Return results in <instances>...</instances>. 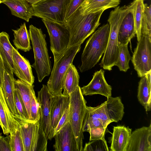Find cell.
<instances>
[{"mask_svg":"<svg viewBox=\"0 0 151 151\" xmlns=\"http://www.w3.org/2000/svg\"><path fill=\"white\" fill-rule=\"evenodd\" d=\"M104 11L83 15L80 13L79 8L65 21L70 34L68 48L82 44L95 32L100 24V19Z\"/></svg>","mask_w":151,"mask_h":151,"instance_id":"cell-1","label":"cell"},{"mask_svg":"<svg viewBox=\"0 0 151 151\" xmlns=\"http://www.w3.org/2000/svg\"><path fill=\"white\" fill-rule=\"evenodd\" d=\"M131 11L128 5L117 6L110 13L108 19L110 29L107 47L99 64L104 69L110 71L117 62L119 54L118 34L124 18Z\"/></svg>","mask_w":151,"mask_h":151,"instance_id":"cell-2","label":"cell"},{"mask_svg":"<svg viewBox=\"0 0 151 151\" xmlns=\"http://www.w3.org/2000/svg\"><path fill=\"white\" fill-rule=\"evenodd\" d=\"M110 27L107 23L100 27L87 40L81 57V64L78 67L82 73L91 69L99 62L106 50Z\"/></svg>","mask_w":151,"mask_h":151,"instance_id":"cell-3","label":"cell"},{"mask_svg":"<svg viewBox=\"0 0 151 151\" xmlns=\"http://www.w3.org/2000/svg\"><path fill=\"white\" fill-rule=\"evenodd\" d=\"M69 96V123L75 136L78 151H83V129L88 114L86 101L79 86Z\"/></svg>","mask_w":151,"mask_h":151,"instance_id":"cell-4","label":"cell"},{"mask_svg":"<svg viewBox=\"0 0 151 151\" xmlns=\"http://www.w3.org/2000/svg\"><path fill=\"white\" fill-rule=\"evenodd\" d=\"M29 32L35 59L34 63L31 66L35 69L38 81L41 82L45 77L50 74L52 70L46 36L41 29L32 24L29 26Z\"/></svg>","mask_w":151,"mask_h":151,"instance_id":"cell-5","label":"cell"},{"mask_svg":"<svg viewBox=\"0 0 151 151\" xmlns=\"http://www.w3.org/2000/svg\"><path fill=\"white\" fill-rule=\"evenodd\" d=\"M81 45L67 48L60 58L54 61L53 68L47 85L48 91L52 95L63 94L64 75L69 66L73 63L76 55L80 51Z\"/></svg>","mask_w":151,"mask_h":151,"instance_id":"cell-6","label":"cell"},{"mask_svg":"<svg viewBox=\"0 0 151 151\" xmlns=\"http://www.w3.org/2000/svg\"><path fill=\"white\" fill-rule=\"evenodd\" d=\"M87 107L88 114L99 119L105 128L112 122L121 120L124 113V106L119 97L110 96L99 106Z\"/></svg>","mask_w":151,"mask_h":151,"instance_id":"cell-7","label":"cell"},{"mask_svg":"<svg viewBox=\"0 0 151 151\" xmlns=\"http://www.w3.org/2000/svg\"><path fill=\"white\" fill-rule=\"evenodd\" d=\"M48 33L50 49L55 61L68 48L70 38L69 30L65 22L59 23L42 19Z\"/></svg>","mask_w":151,"mask_h":151,"instance_id":"cell-8","label":"cell"},{"mask_svg":"<svg viewBox=\"0 0 151 151\" xmlns=\"http://www.w3.org/2000/svg\"><path fill=\"white\" fill-rule=\"evenodd\" d=\"M71 0H43L32 5L33 16L59 23L65 22L67 9Z\"/></svg>","mask_w":151,"mask_h":151,"instance_id":"cell-9","label":"cell"},{"mask_svg":"<svg viewBox=\"0 0 151 151\" xmlns=\"http://www.w3.org/2000/svg\"><path fill=\"white\" fill-rule=\"evenodd\" d=\"M131 60L138 77L151 72V38L141 35Z\"/></svg>","mask_w":151,"mask_h":151,"instance_id":"cell-10","label":"cell"},{"mask_svg":"<svg viewBox=\"0 0 151 151\" xmlns=\"http://www.w3.org/2000/svg\"><path fill=\"white\" fill-rule=\"evenodd\" d=\"M52 95L48 91L47 86L42 85L38 92L37 101L39 104L40 117L39 121L40 125L47 137L51 140L50 113Z\"/></svg>","mask_w":151,"mask_h":151,"instance_id":"cell-11","label":"cell"},{"mask_svg":"<svg viewBox=\"0 0 151 151\" xmlns=\"http://www.w3.org/2000/svg\"><path fill=\"white\" fill-rule=\"evenodd\" d=\"M81 88L83 95L99 94L107 98L111 96L112 87L107 83L104 77V71L102 69L95 72L90 83Z\"/></svg>","mask_w":151,"mask_h":151,"instance_id":"cell-12","label":"cell"},{"mask_svg":"<svg viewBox=\"0 0 151 151\" xmlns=\"http://www.w3.org/2000/svg\"><path fill=\"white\" fill-rule=\"evenodd\" d=\"M126 151H151V124L131 133Z\"/></svg>","mask_w":151,"mask_h":151,"instance_id":"cell-13","label":"cell"},{"mask_svg":"<svg viewBox=\"0 0 151 151\" xmlns=\"http://www.w3.org/2000/svg\"><path fill=\"white\" fill-rule=\"evenodd\" d=\"M53 146L56 151H78L76 138L69 122L57 132Z\"/></svg>","mask_w":151,"mask_h":151,"instance_id":"cell-14","label":"cell"},{"mask_svg":"<svg viewBox=\"0 0 151 151\" xmlns=\"http://www.w3.org/2000/svg\"><path fill=\"white\" fill-rule=\"evenodd\" d=\"M13 73L19 79L32 85L35 77L29 60L22 56L14 47L12 54Z\"/></svg>","mask_w":151,"mask_h":151,"instance_id":"cell-15","label":"cell"},{"mask_svg":"<svg viewBox=\"0 0 151 151\" xmlns=\"http://www.w3.org/2000/svg\"><path fill=\"white\" fill-rule=\"evenodd\" d=\"M69 96H53L52 98L50 113L51 137L54 136L55 130L65 110L69 107Z\"/></svg>","mask_w":151,"mask_h":151,"instance_id":"cell-16","label":"cell"},{"mask_svg":"<svg viewBox=\"0 0 151 151\" xmlns=\"http://www.w3.org/2000/svg\"><path fill=\"white\" fill-rule=\"evenodd\" d=\"M132 129L124 126L113 127L111 139L110 151H126Z\"/></svg>","mask_w":151,"mask_h":151,"instance_id":"cell-17","label":"cell"},{"mask_svg":"<svg viewBox=\"0 0 151 151\" xmlns=\"http://www.w3.org/2000/svg\"><path fill=\"white\" fill-rule=\"evenodd\" d=\"M9 39V36L6 32H2L0 33V56L3 62L5 71L12 78H14L12 58L14 47L10 43Z\"/></svg>","mask_w":151,"mask_h":151,"instance_id":"cell-18","label":"cell"},{"mask_svg":"<svg viewBox=\"0 0 151 151\" xmlns=\"http://www.w3.org/2000/svg\"><path fill=\"white\" fill-rule=\"evenodd\" d=\"M10 9L12 14L28 22L33 16L32 5L26 0H2Z\"/></svg>","mask_w":151,"mask_h":151,"instance_id":"cell-19","label":"cell"},{"mask_svg":"<svg viewBox=\"0 0 151 151\" xmlns=\"http://www.w3.org/2000/svg\"><path fill=\"white\" fill-rule=\"evenodd\" d=\"M120 1L121 0H86L79 10L82 14L86 15L115 8L118 6Z\"/></svg>","mask_w":151,"mask_h":151,"instance_id":"cell-20","label":"cell"},{"mask_svg":"<svg viewBox=\"0 0 151 151\" xmlns=\"http://www.w3.org/2000/svg\"><path fill=\"white\" fill-rule=\"evenodd\" d=\"M151 72L141 77L139 82L137 98L146 111L151 109Z\"/></svg>","mask_w":151,"mask_h":151,"instance_id":"cell-21","label":"cell"},{"mask_svg":"<svg viewBox=\"0 0 151 151\" xmlns=\"http://www.w3.org/2000/svg\"><path fill=\"white\" fill-rule=\"evenodd\" d=\"M13 116L20 126L24 151H30L36 122L26 121L18 115Z\"/></svg>","mask_w":151,"mask_h":151,"instance_id":"cell-22","label":"cell"},{"mask_svg":"<svg viewBox=\"0 0 151 151\" xmlns=\"http://www.w3.org/2000/svg\"><path fill=\"white\" fill-rule=\"evenodd\" d=\"M136 35L132 12L130 11L124 18L118 34V43H128Z\"/></svg>","mask_w":151,"mask_h":151,"instance_id":"cell-23","label":"cell"},{"mask_svg":"<svg viewBox=\"0 0 151 151\" xmlns=\"http://www.w3.org/2000/svg\"><path fill=\"white\" fill-rule=\"evenodd\" d=\"M14 79L5 71L1 87L10 111L13 114L18 115L14 103Z\"/></svg>","mask_w":151,"mask_h":151,"instance_id":"cell-24","label":"cell"},{"mask_svg":"<svg viewBox=\"0 0 151 151\" xmlns=\"http://www.w3.org/2000/svg\"><path fill=\"white\" fill-rule=\"evenodd\" d=\"M79 76L76 67L73 63L68 67L63 80L64 96H68L79 86Z\"/></svg>","mask_w":151,"mask_h":151,"instance_id":"cell-25","label":"cell"},{"mask_svg":"<svg viewBox=\"0 0 151 151\" xmlns=\"http://www.w3.org/2000/svg\"><path fill=\"white\" fill-rule=\"evenodd\" d=\"M12 30L14 36L13 43L16 48L25 52L31 50L32 47L30 44V38L25 23L24 22L20 25L19 28Z\"/></svg>","mask_w":151,"mask_h":151,"instance_id":"cell-26","label":"cell"},{"mask_svg":"<svg viewBox=\"0 0 151 151\" xmlns=\"http://www.w3.org/2000/svg\"><path fill=\"white\" fill-rule=\"evenodd\" d=\"M145 0H134L128 5L133 15L137 41L140 39L141 24L145 9Z\"/></svg>","mask_w":151,"mask_h":151,"instance_id":"cell-27","label":"cell"},{"mask_svg":"<svg viewBox=\"0 0 151 151\" xmlns=\"http://www.w3.org/2000/svg\"><path fill=\"white\" fill-rule=\"evenodd\" d=\"M14 87L19 92L26 107L29 121L31 118L30 102L31 91L34 87L31 85L20 79H14Z\"/></svg>","mask_w":151,"mask_h":151,"instance_id":"cell-28","label":"cell"},{"mask_svg":"<svg viewBox=\"0 0 151 151\" xmlns=\"http://www.w3.org/2000/svg\"><path fill=\"white\" fill-rule=\"evenodd\" d=\"M48 139L39 121L37 122L30 151H47Z\"/></svg>","mask_w":151,"mask_h":151,"instance_id":"cell-29","label":"cell"},{"mask_svg":"<svg viewBox=\"0 0 151 151\" xmlns=\"http://www.w3.org/2000/svg\"><path fill=\"white\" fill-rule=\"evenodd\" d=\"M128 44H118L119 56L115 65L120 71L124 72H126L129 68V63L132 58L128 50Z\"/></svg>","mask_w":151,"mask_h":151,"instance_id":"cell-30","label":"cell"},{"mask_svg":"<svg viewBox=\"0 0 151 151\" xmlns=\"http://www.w3.org/2000/svg\"><path fill=\"white\" fill-rule=\"evenodd\" d=\"M141 34L151 38V5L146 3L141 22Z\"/></svg>","mask_w":151,"mask_h":151,"instance_id":"cell-31","label":"cell"},{"mask_svg":"<svg viewBox=\"0 0 151 151\" xmlns=\"http://www.w3.org/2000/svg\"><path fill=\"white\" fill-rule=\"evenodd\" d=\"M4 97L1 87H0V125L4 134L8 135L9 129L6 113L4 105Z\"/></svg>","mask_w":151,"mask_h":151,"instance_id":"cell-32","label":"cell"},{"mask_svg":"<svg viewBox=\"0 0 151 151\" xmlns=\"http://www.w3.org/2000/svg\"><path fill=\"white\" fill-rule=\"evenodd\" d=\"M14 99L15 107L18 115L26 121H29L26 107L20 94L14 87Z\"/></svg>","mask_w":151,"mask_h":151,"instance_id":"cell-33","label":"cell"},{"mask_svg":"<svg viewBox=\"0 0 151 151\" xmlns=\"http://www.w3.org/2000/svg\"><path fill=\"white\" fill-rule=\"evenodd\" d=\"M33 88H32L31 91L30 106L31 118L30 121L36 122L40 120V115L39 104L36 97Z\"/></svg>","mask_w":151,"mask_h":151,"instance_id":"cell-34","label":"cell"},{"mask_svg":"<svg viewBox=\"0 0 151 151\" xmlns=\"http://www.w3.org/2000/svg\"><path fill=\"white\" fill-rule=\"evenodd\" d=\"M109 150L105 139L92 140L85 144L83 151H108Z\"/></svg>","mask_w":151,"mask_h":151,"instance_id":"cell-35","label":"cell"},{"mask_svg":"<svg viewBox=\"0 0 151 151\" xmlns=\"http://www.w3.org/2000/svg\"><path fill=\"white\" fill-rule=\"evenodd\" d=\"M10 135L12 151H24L19 124L17 129L15 132Z\"/></svg>","mask_w":151,"mask_h":151,"instance_id":"cell-36","label":"cell"},{"mask_svg":"<svg viewBox=\"0 0 151 151\" xmlns=\"http://www.w3.org/2000/svg\"><path fill=\"white\" fill-rule=\"evenodd\" d=\"M87 132L90 135L89 141L95 139L105 138V135L106 132H109L107 128L94 127L88 129Z\"/></svg>","mask_w":151,"mask_h":151,"instance_id":"cell-37","label":"cell"},{"mask_svg":"<svg viewBox=\"0 0 151 151\" xmlns=\"http://www.w3.org/2000/svg\"><path fill=\"white\" fill-rule=\"evenodd\" d=\"M86 0H71L66 12L65 21L78 9Z\"/></svg>","mask_w":151,"mask_h":151,"instance_id":"cell-38","label":"cell"},{"mask_svg":"<svg viewBox=\"0 0 151 151\" xmlns=\"http://www.w3.org/2000/svg\"><path fill=\"white\" fill-rule=\"evenodd\" d=\"M70 120V115L69 107L65 110L60 119L55 130L54 135L61 128L69 122Z\"/></svg>","mask_w":151,"mask_h":151,"instance_id":"cell-39","label":"cell"},{"mask_svg":"<svg viewBox=\"0 0 151 151\" xmlns=\"http://www.w3.org/2000/svg\"><path fill=\"white\" fill-rule=\"evenodd\" d=\"M0 151H12L10 135L0 136Z\"/></svg>","mask_w":151,"mask_h":151,"instance_id":"cell-40","label":"cell"},{"mask_svg":"<svg viewBox=\"0 0 151 151\" xmlns=\"http://www.w3.org/2000/svg\"><path fill=\"white\" fill-rule=\"evenodd\" d=\"M4 72V67L2 59L0 56V87L2 86Z\"/></svg>","mask_w":151,"mask_h":151,"instance_id":"cell-41","label":"cell"},{"mask_svg":"<svg viewBox=\"0 0 151 151\" xmlns=\"http://www.w3.org/2000/svg\"><path fill=\"white\" fill-rule=\"evenodd\" d=\"M31 5L43 0H26Z\"/></svg>","mask_w":151,"mask_h":151,"instance_id":"cell-42","label":"cell"},{"mask_svg":"<svg viewBox=\"0 0 151 151\" xmlns=\"http://www.w3.org/2000/svg\"><path fill=\"white\" fill-rule=\"evenodd\" d=\"M2 3V0H0V4Z\"/></svg>","mask_w":151,"mask_h":151,"instance_id":"cell-43","label":"cell"},{"mask_svg":"<svg viewBox=\"0 0 151 151\" xmlns=\"http://www.w3.org/2000/svg\"><path fill=\"white\" fill-rule=\"evenodd\" d=\"M2 133L0 132V136L1 135Z\"/></svg>","mask_w":151,"mask_h":151,"instance_id":"cell-44","label":"cell"}]
</instances>
